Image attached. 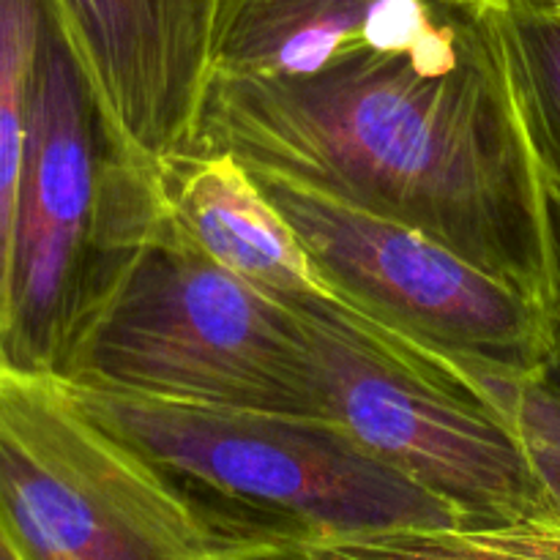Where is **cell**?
Instances as JSON below:
<instances>
[{"label": "cell", "mask_w": 560, "mask_h": 560, "mask_svg": "<svg viewBox=\"0 0 560 560\" xmlns=\"http://www.w3.org/2000/svg\"><path fill=\"white\" fill-rule=\"evenodd\" d=\"M195 148L430 235L547 306V180L495 25L304 77L213 71Z\"/></svg>", "instance_id": "1"}, {"label": "cell", "mask_w": 560, "mask_h": 560, "mask_svg": "<svg viewBox=\"0 0 560 560\" xmlns=\"http://www.w3.org/2000/svg\"><path fill=\"white\" fill-rule=\"evenodd\" d=\"M490 399L509 419L550 514L560 517V370L556 361L525 377L490 383Z\"/></svg>", "instance_id": "14"}, {"label": "cell", "mask_w": 560, "mask_h": 560, "mask_svg": "<svg viewBox=\"0 0 560 560\" xmlns=\"http://www.w3.org/2000/svg\"><path fill=\"white\" fill-rule=\"evenodd\" d=\"M0 560H20V556L14 552V547H11L9 539L3 536V530H0Z\"/></svg>", "instance_id": "16"}, {"label": "cell", "mask_w": 560, "mask_h": 560, "mask_svg": "<svg viewBox=\"0 0 560 560\" xmlns=\"http://www.w3.org/2000/svg\"><path fill=\"white\" fill-rule=\"evenodd\" d=\"M66 388L104 427L246 523L288 536L459 525L446 503L331 419Z\"/></svg>", "instance_id": "4"}, {"label": "cell", "mask_w": 560, "mask_h": 560, "mask_svg": "<svg viewBox=\"0 0 560 560\" xmlns=\"http://www.w3.org/2000/svg\"><path fill=\"white\" fill-rule=\"evenodd\" d=\"M541 3H547V5H550V9H556L558 14H560V0H541Z\"/></svg>", "instance_id": "17"}, {"label": "cell", "mask_w": 560, "mask_h": 560, "mask_svg": "<svg viewBox=\"0 0 560 560\" xmlns=\"http://www.w3.org/2000/svg\"><path fill=\"white\" fill-rule=\"evenodd\" d=\"M126 162L195 151L219 0H52Z\"/></svg>", "instance_id": "8"}, {"label": "cell", "mask_w": 560, "mask_h": 560, "mask_svg": "<svg viewBox=\"0 0 560 560\" xmlns=\"http://www.w3.org/2000/svg\"><path fill=\"white\" fill-rule=\"evenodd\" d=\"M495 25L541 173L560 186V14L541 0H495Z\"/></svg>", "instance_id": "13"}, {"label": "cell", "mask_w": 560, "mask_h": 560, "mask_svg": "<svg viewBox=\"0 0 560 560\" xmlns=\"http://www.w3.org/2000/svg\"><path fill=\"white\" fill-rule=\"evenodd\" d=\"M474 3H492V0H474Z\"/></svg>", "instance_id": "18"}, {"label": "cell", "mask_w": 560, "mask_h": 560, "mask_svg": "<svg viewBox=\"0 0 560 560\" xmlns=\"http://www.w3.org/2000/svg\"><path fill=\"white\" fill-rule=\"evenodd\" d=\"M0 530L20 560H262L246 523L88 413L63 381L0 364Z\"/></svg>", "instance_id": "3"}, {"label": "cell", "mask_w": 560, "mask_h": 560, "mask_svg": "<svg viewBox=\"0 0 560 560\" xmlns=\"http://www.w3.org/2000/svg\"><path fill=\"white\" fill-rule=\"evenodd\" d=\"M124 162L52 5L11 233L3 364L55 372L93 271L115 238Z\"/></svg>", "instance_id": "7"}, {"label": "cell", "mask_w": 560, "mask_h": 560, "mask_svg": "<svg viewBox=\"0 0 560 560\" xmlns=\"http://www.w3.org/2000/svg\"><path fill=\"white\" fill-rule=\"evenodd\" d=\"M487 5L474 0H219L213 71L317 74L361 52L413 49L452 36Z\"/></svg>", "instance_id": "9"}, {"label": "cell", "mask_w": 560, "mask_h": 560, "mask_svg": "<svg viewBox=\"0 0 560 560\" xmlns=\"http://www.w3.org/2000/svg\"><path fill=\"white\" fill-rule=\"evenodd\" d=\"M262 560H560V517L394 528L350 536H282Z\"/></svg>", "instance_id": "11"}, {"label": "cell", "mask_w": 560, "mask_h": 560, "mask_svg": "<svg viewBox=\"0 0 560 560\" xmlns=\"http://www.w3.org/2000/svg\"><path fill=\"white\" fill-rule=\"evenodd\" d=\"M547 244H550V301H547V312H550L552 339H556L552 361L560 370V186L552 180H547Z\"/></svg>", "instance_id": "15"}, {"label": "cell", "mask_w": 560, "mask_h": 560, "mask_svg": "<svg viewBox=\"0 0 560 560\" xmlns=\"http://www.w3.org/2000/svg\"><path fill=\"white\" fill-rule=\"evenodd\" d=\"M159 197L175 224L208 257L293 312L339 301L241 159L195 151L156 167Z\"/></svg>", "instance_id": "10"}, {"label": "cell", "mask_w": 560, "mask_h": 560, "mask_svg": "<svg viewBox=\"0 0 560 560\" xmlns=\"http://www.w3.org/2000/svg\"><path fill=\"white\" fill-rule=\"evenodd\" d=\"M323 410L459 525L550 514L506 416L348 301L301 310Z\"/></svg>", "instance_id": "5"}, {"label": "cell", "mask_w": 560, "mask_h": 560, "mask_svg": "<svg viewBox=\"0 0 560 560\" xmlns=\"http://www.w3.org/2000/svg\"><path fill=\"white\" fill-rule=\"evenodd\" d=\"M52 377L77 388L320 416L299 312L208 257L164 211L156 170L131 167Z\"/></svg>", "instance_id": "2"}, {"label": "cell", "mask_w": 560, "mask_h": 560, "mask_svg": "<svg viewBox=\"0 0 560 560\" xmlns=\"http://www.w3.org/2000/svg\"><path fill=\"white\" fill-rule=\"evenodd\" d=\"M249 173L323 284L410 348L474 377L487 397L498 377L534 375L552 361L550 312L514 284L408 224L268 170Z\"/></svg>", "instance_id": "6"}, {"label": "cell", "mask_w": 560, "mask_h": 560, "mask_svg": "<svg viewBox=\"0 0 560 560\" xmlns=\"http://www.w3.org/2000/svg\"><path fill=\"white\" fill-rule=\"evenodd\" d=\"M52 0H0V364L9 301L11 233L31 131L33 80Z\"/></svg>", "instance_id": "12"}]
</instances>
